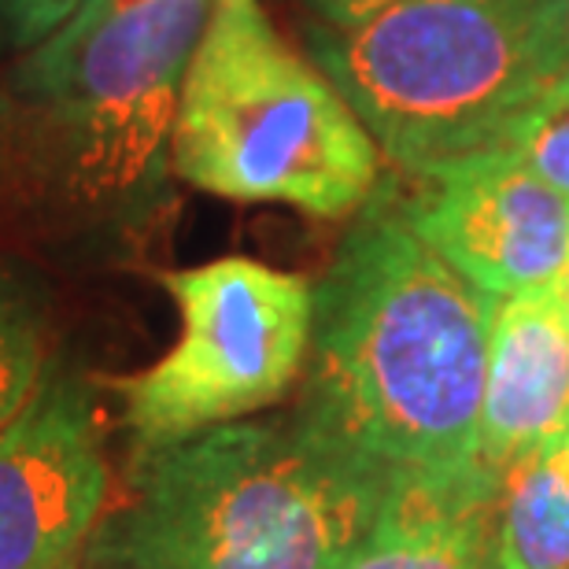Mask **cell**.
Returning <instances> with one entry per match:
<instances>
[{
	"mask_svg": "<svg viewBox=\"0 0 569 569\" xmlns=\"http://www.w3.org/2000/svg\"><path fill=\"white\" fill-rule=\"evenodd\" d=\"M82 4L86 0H0V60L38 49Z\"/></svg>",
	"mask_w": 569,
	"mask_h": 569,
	"instance_id": "obj_14",
	"label": "cell"
},
{
	"mask_svg": "<svg viewBox=\"0 0 569 569\" xmlns=\"http://www.w3.org/2000/svg\"><path fill=\"white\" fill-rule=\"evenodd\" d=\"M569 432V322L559 281L496 300L477 459L496 477Z\"/></svg>",
	"mask_w": 569,
	"mask_h": 569,
	"instance_id": "obj_9",
	"label": "cell"
},
{
	"mask_svg": "<svg viewBox=\"0 0 569 569\" xmlns=\"http://www.w3.org/2000/svg\"><path fill=\"white\" fill-rule=\"evenodd\" d=\"M488 569H569V437L507 470Z\"/></svg>",
	"mask_w": 569,
	"mask_h": 569,
	"instance_id": "obj_11",
	"label": "cell"
},
{
	"mask_svg": "<svg viewBox=\"0 0 569 569\" xmlns=\"http://www.w3.org/2000/svg\"><path fill=\"white\" fill-rule=\"evenodd\" d=\"M52 359L49 284L22 259L0 256V432L27 411Z\"/></svg>",
	"mask_w": 569,
	"mask_h": 569,
	"instance_id": "obj_12",
	"label": "cell"
},
{
	"mask_svg": "<svg viewBox=\"0 0 569 569\" xmlns=\"http://www.w3.org/2000/svg\"><path fill=\"white\" fill-rule=\"evenodd\" d=\"M170 170L222 200L348 219L381 186V148L263 0H214L181 82Z\"/></svg>",
	"mask_w": 569,
	"mask_h": 569,
	"instance_id": "obj_5",
	"label": "cell"
},
{
	"mask_svg": "<svg viewBox=\"0 0 569 569\" xmlns=\"http://www.w3.org/2000/svg\"><path fill=\"white\" fill-rule=\"evenodd\" d=\"M503 477L481 462L385 492L367 540L340 569H488Z\"/></svg>",
	"mask_w": 569,
	"mask_h": 569,
	"instance_id": "obj_10",
	"label": "cell"
},
{
	"mask_svg": "<svg viewBox=\"0 0 569 569\" xmlns=\"http://www.w3.org/2000/svg\"><path fill=\"white\" fill-rule=\"evenodd\" d=\"M178 307L174 348L111 381L133 462L278 403L300 378L315 326V281L248 256L163 270Z\"/></svg>",
	"mask_w": 569,
	"mask_h": 569,
	"instance_id": "obj_6",
	"label": "cell"
},
{
	"mask_svg": "<svg viewBox=\"0 0 569 569\" xmlns=\"http://www.w3.org/2000/svg\"><path fill=\"white\" fill-rule=\"evenodd\" d=\"M214 0H86L8 60V189L52 230L116 233L163 197L189 60Z\"/></svg>",
	"mask_w": 569,
	"mask_h": 569,
	"instance_id": "obj_2",
	"label": "cell"
},
{
	"mask_svg": "<svg viewBox=\"0 0 569 569\" xmlns=\"http://www.w3.org/2000/svg\"><path fill=\"white\" fill-rule=\"evenodd\" d=\"M559 292H562V303H566V322H569V259H566V267H562ZM566 437H569V432H566ZM566 437H562V440H566Z\"/></svg>",
	"mask_w": 569,
	"mask_h": 569,
	"instance_id": "obj_17",
	"label": "cell"
},
{
	"mask_svg": "<svg viewBox=\"0 0 569 569\" xmlns=\"http://www.w3.org/2000/svg\"><path fill=\"white\" fill-rule=\"evenodd\" d=\"M8 148H11V100H8V63L0 60V192L8 189Z\"/></svg>",
	"mask_w": 569,
	"mask_h": 569,
	"instance_id": "obj_16",
	"label": "cell"
},
{
	"mask_svg": "<svg viewBox=\"0 0 569 569\" xmlns=\"http://www.w3.org/2000/svg\"><path fill=\"white\" fill-rule=\"evenodd\" d=\"M396 4H403V0H311V8L322 16V27H333V30L359 27V22H367L378 16V11L396 8Z\"/></svg>",
	"mask_w": 569,
	"mask_h": 569,
	"instance_id": "obj_15",
	"label": "cell"
},
{
	"mask_svg": "<svg viewBox=\"0 0 569 569\" xmlns=\"http://www.w3.org/2000/svg\"><path fill=\"white\" fill-rule=\"evenodd\" d=\"M311 60L407 178L499 152L569 71V0H403L311 30Z\"/></svg>",
	"mask_w": 569,
	"mask_h": 569,
	"instance_id": "obj_4",
	"label": "cell"
},
{
	"mask_svg": "<svg viewBox=\"0 0 569 569\" xmlns=\"http://www.w3.org/2000/svg\"><path fill=\"white\" fill-rule=\"evenodd\" d=\"M415 181L396 197L407 226L473 289L503 300L562 278L569 200L515 152H481Z\"/></svg>",
	"mask_w": 569,
	"mask_h": 569,
	"instance_id": "obj_8",
	"label": "cell"
},
{
	"mask_svg": "<svg viewBox=\"0 0 569 569\" xmlns=\"http://www.w3.org/2000/svg\"><path fill=\"white\" fill-rule=\"evenodd\" d=\"M492 307L378 186L315 284L307 385L292 418L385 492L481 462Z\"/></svg>",
	"mask_w": 569,
	"mask_h": 569,
	"instance_id": "obj_1",
	"label": "cell"
},
{
	"mask_svg": "<svg viewBox=\"0 0 569 569\" xmlns=\"http://www.w3.org/2000/svg\"><path fill=\"white\" fill-rule=\"evenodd\" d=\"M104 499L97 396L52 359L27 411L0 432V569H78Z\"/></svg>",
	"mask_w": 569,
	"mask_h": 569,
	"instance_id": "obj_7",
	"label": "cell"
},
{
	"mask_svg": "<svg viewBox=\"0 0 569 569\" xmlns=\"http://www.w3.org/2000/svg\"><path fill=\"white\" fill-rule=\"evenodd\" d=\"M385 488L289 422H230L138 462L108 569H340Z\"/></svg>",
	"mask_w": 569,
	"mask_h": 569,
	"instance_id": "obj_3",
	"label": "cell"
},
{
	"mask_svg": "<svg viewBox=\"0 0 569 569\" xmlns=\"http://www.w3.org/2000/svg\"><path fill=\"white\" fill-rule=\"evenodd\" d=\"M503 148L569 200V71L521 116Z\"/></svg>",
	"mask_w": 569,
	"mask_h": 569,
	"instance_id": "obj_13",
	"label": "cell"
}]
</instances>
